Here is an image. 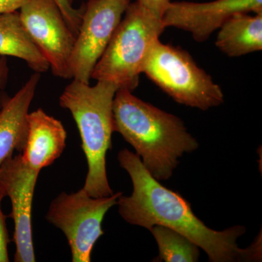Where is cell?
<instances>
[{
  "mask_svg": "<svg viewBox=\"0 0 262 262\" xmlns=\"http://www.w3.org/2000/svg\"><path fill=\"white\" fill-rule=\"evenodd\" d=\"M117 159L133 183L132 194H121L117 204L119 213L127 223L149 230L156 225L173 229L198 245L211 262L261 261V236L249 247L239 248L237 239L246 232L244 226L222 231L209 228L194 214L190 203L149 173L139 155L124 149Z\"/></svg>",
  "mask_w": 262,
  "mask_h": 262,
  "instance_id": "obj_1",
  "label": "cell"
},
{
  "mask_svg": "<svg viewBox=\"0 0 262 262\" xmlns=\"http://www.w3.org/2000/svg\"><path fill=\"white\" fill-rule=\"evenodd\" d=\"M114 131L133 146L157 180L171 178L179 159L199 147L182 119L118 89L113 101Z\"/></svg>",
  "mask_w": 262,
  "mask_h": 262,
  "instance_id": "obj_2",
  "label": "cell"
},
{
  "mask_svg": "<svg viewBox=\"0 0 262 262\" xmlns=\"http://www.w3.org/2000/svg\"><path fill=\"white\" fill-rule=\"evenodd\" d=\"M117 90L110 82L97 81L91 86L73 80L59 98L60 106L70 112L80 132L89 168L83 189L93 198L114 194L106 174V158L115 132L113 107Z\"/></svg>",
  "mask_w": 262,
  "mask_h": 262,
  "instance_id": "obj_3",
  "label": "cell"
},
{
  "mask_svg": "<svg viewBox=\"0 0 262 262\" xmlns=\"http://www.w3.org/2000/svg\"><path fill=\"white\" fill-rule=\"evenodd\" d=\"M107 48L93 71L91 79L134 91L150 51L165 27L137 1L130 3Z\"/></svg>",
  "mask_w": 262,
  "mask_h": 262,
  "instance_id": "obj_4",
  "label": "cell"
},
{
  "mask_svg": "<svg viewBox=\"0 0 262 262\" xmlns=\"http://www.w3.org/2000/svg\"><path fill=\"white\" fill-rule=\"evenodd\" d=\"M143 73L176 102L203 111L225 102L222 88L201 68L189 53L178 47L154 45Z\"/></svg>",
  "mask_w": 262,
  "mask_h": 262,
  "instance_id": "obj_5",
  "label": "cell"
},
{
  "mask_svg": "<svg viewBox=\"0 0 262 262\" xmlns=\"http://www.w3.org/2000/svg\"><path fill=\"white\" fill-rule=\"evenodd\" d=\"M121 192L102 198L90 196L83 188L62 192L50 205L46 220L65 234L73 262H90L94 245L104 234L102 222L110 208L116 206Z\"/></svg>",
  "mask_w": 262,
  "mask_h": 262,
  "instance_id": "obj_6",
  "label": "cell"
},
{
  "mask_svg": "<svg viewBox=\"0 0 262 262\" xmlns=\"http://www.w3.org/2000/svg\"><path fill=\"white\" fill-rule=\"evenodd\" d=\"M33 43L48 61L53 75L72 79L70 58L76 35L55 0H27L18 10Z\"/></svg>",
  "mask_w": 262,
  "mask_h": 262,
  "instance_id": "obj_7",
  "label": "cell"
},
{
  "mask_svg": "<svg viewBox=\"0 0 262 262\" xmlns=\"http://www.w3.org/2000/svg\"><path fill=\"white\" fill-rule=\"evenodd\" d=\"M130 3V0H89L70 58L73 80L90 84L95 66Z\"/></svg>",
  "mask_w": 262,
  "mask_h": 262,
  "instance_id": "obj_8",
  "label": "cell"
},
{
  "mask_svg": "<svg viewBox=\"0 0 262 262\" xmlns=\"http://www.w3.org/2000/svg\"><path fill=\"white\" fill-rule=\"evenodd\" d=\"M39 173L24 163L21 153L11 157L0 167V185L4 188L12 204L16 262L36 261L33 245L32 211Z\"/></svg>",
  "mask_w": 262,
  "mask_h": 262,
  "instance_id": "obj_9",
  "label": "cell"
},
{
  "mask_svg": "<svg viewBox=\"0 0 262 262\" xmlns=\"http://www.w3.org/2000/svg\"><path fill=\"white\" fill-rule=\"evenodd\" d=\"M262 13V0H214L208 3L170 2L164 13V27L189 33L194 40L204 42L232 15Z\"/></svg>",
  "mask_w": 262,
  "mask_h": 262,
  "instance_id": "obj_10",
  "label": "cell"
},
{
  "mask_svg": "<svg viewBox=\"0 0 262 262\" xmlns=\"http://www.w3.org/2000/svg\"><path fill=\"white\" fill-rule=\"evenodd\" d=\"M67 137L62 122L48 115L42 108L29 113L28 134L21 153L24 163L39 173L61 156Z\"/></svg>",
  "mask_w": 262,
  "mask_h": 262,
  "instance_id": "obj_11",
  "label": "cell"
},
{
  "mask_svg": "<svg viewBox=\"0 0 262 262\" xmlns=\"http://www.w3.org/2000/svg\"><path fill=\"white\" fill-rule=\"evenodd\" d=\"M40 74L35 72L11 98L2 101L0 110V167L13 156L22 153L28 134L29 110L35 95Z\"/></svg>",
  "mask_w": 262,
  "mask_h": 262,
  "instance_id": "obj_12",
  "label": "cell"
},
{
  "mask_svg": "<svg viewBox=\"0 0 262 262\" xmlns=\"http://www.w3.org/2000/svg\"><path fill=\"white\" fill-rule=\"evenodd\" d=\"M238 13L219 29L215 46L227 56L239 57L262 50V13Z\"/></svg>",
  "mask_w": 262,
  "mask_h": 262,
  "instance_id": "obj_13",
  "label": "cell"
},
{
  "mask_svg": "<svg viewBox=\"0 0 262 262\" xmlns=\"http://www.w3.org/2000/svg\"><path fill=\"white\" fill-rule=\"evenodd\" d=\"M0 56L20 58L37 73L50 69L48 61L24 29L18 10L0 13Z\"/></svg>",
  "mask_w": 262,
  "mask_h": 262,
  "instance_id": "obj_14",
  "label": "cell"
},
{
  "mask_svg": "<svg viewBox=\"0 0 262 262\" xmlns=\"http://www.w3.org/2000/svg\"><path fill=\"white\" fill-rule=\"evenodd\" d=\"M150 232L158 244L159 254L155 261L196 262L201 252L198 245L187 237L163 226H154Z\"/></svg>",
  "mask_w": 262,
  "mask_h": 262,
  "instance_id": "obj_15",
  "label": "cell"
},
{
  "mask_svg": "<svg viewBox=\"0 0 262 262\" xmlns=\"http://www.w3.org/2000/svg\"><path fill=\"white\" fill-rule=\"evenodd\" d=\"M66 21L69 24L72 32L77 35L82 21L83 9H75L73 7V0H55Z\"/></svg>",
  "mask_w": 262,
  "mask_h": 262,
  "instance_id": "obj_16",
  "label": "cell"
},
{
  "mask_svg": "<svg viewBox=\"0 0 262 262\" xmlns=\"http://www.w3.org/2000/svg\"><path fill=\"white\" fill-rule=\"evenodd\" d=\"M6 196L3 186L0 185V262L9 261L8 256V244L10 243L9 235L6 226V216L2 211V201Z\"/></svg>",
  "mask_w": 262,
  "mask_h": 262,
  "instance_id": "obj_17",
  "label": "cell"
},
{
  "mask_svg": "<svg viewBox=\"0 0 262 262\" xmlns=\"http://www.w3.org/2000/svg\"><path fill=\"white\" fill-rule=\"evenodd\" d=\"M148 12L162 20L164 13L166 11L170 0H136Z\"/></svg>",
  "mask_w": 262,
  "mask_h": 262,
  "instance_id": "obj_18",
  "label": "cell"
},
{
  "mask_svg": "<svg viewBox=\"0 0 262 262\" xmlns=\"http://www.w3.org/2000/svg\"><path fill=\"white\" fill-rule=\"evenodd\" d=\"M27 0H0V13L18 11Z\"/></svg>",
  "mask_w": 262,
  "mask_h": 262,
  "instance_id": "obj_19",
  "label": "cell"
},
{
  "mask_svg": "<svg viewBox=\"0 0 262 262\" xmlns=\"http://www.w3.org/2000/svg\"><path fill=\"white\" fill-rule=\"evenodd\" d=\"M9 67L6 57L0 56V90L4 89L8 82Z\"/></svg>",
  "mask_w": 262,
  "mask_h": 262,
  "instance_id": "obj_20",
  "label": "cell"
}]
</instances>
